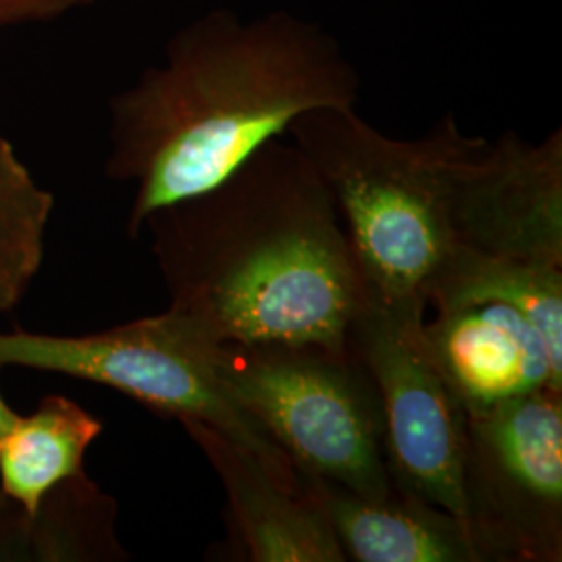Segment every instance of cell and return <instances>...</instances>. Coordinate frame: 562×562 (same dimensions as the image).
<instances>
[{"label":"cell","mask_w":562,"mask_h":562,"mask_svg":"<svg viewBox=\"0 0 562 562\" xmlns=\"http://www.w3.org/2000/svg\"><path fill=\"white\" fill-rule=\"evenodd\" d=\"M213 361L227 394L290 457L299 475L364 498L394 490L380 396L350 350L213 341Z\"/></svg>","instance_id":"277c9868"},{"label":"cell","mask_w":562,"mask_h":562,"mask_svg":"<svg viewBox=\"0 0 562 562\" xmlns=\"http://www.w3.org/2000/svg\"><path fill=\"white\" fill-rule=\"evenodd\" d=\"M429 355L467 415L546 385L562 387L542 331L519 308L503 302H467L438 308L423 323Z\"/></svg>","instance_id":"9c48e42d"},{"label":"cell","mask_w":562,"mask_h":562,"mask_svg":"<svg viewBox=\"0 0 562 562\" xmlns=\"http://www.w3.org/2000/svg\"><path fill=\"white\" fill-rule=\"evenodd\" d=\"M361 78L319 23L290 11L213 9L167 42L159 65L109 102L106 176L136 186L127 236L150 213L206 192L317 109H357Z\"/></svg>","instance_id":"7a4b0ae2"},{"label":"cell","mask_w":562,"mask_h":562,"mask_svg":"<svg viewBox=\"0 0 562 562\" xmlns=\"http://www.w3.org/2000/svg\"><path fill=\"white\" fill-rule=\"evenodd\" d=\"M0 364L101 383L162 417L202 423L240 446L285 487L304 490L294 462L223 387L213 341L167 311L83 336L0 331Z\"/></svg>","instance_id":"5b68a950"},{"label":"cell","mask_w":562,"mask_h":562,"mask_svg":"<svg viewBox=\"0 0 562 562\" xmlns=\"http://www.w3.org/2000/svg\"><path fill=\"white\" fill-rule=\"evenodd\" d=\"M327 183L364 283L387 304L427 311V288L454 248L450 171L469 140L452 115L396 140L357 109H317L288 130Z\"/></svg>","instance_id":"3957f363"},{"label":"cell","mask_w":562,"mask_h":562,"mask_svg":"<svg viewBox=\"0 0 562 562\" xmlns=\"http://www.w3.org/2000/svg\"><path fill=\"white\" fill-rule=\"evenodd\" d=\"M0 369H2V364H0ZM21 415H18L11 406H9V402L2 398V394H0V442L13 431V427H15V423L20 422Z\"/></svg>","instance_id":"ac0fdd59"},{"label":"cell","mask_w":562,"mask_h":562,"mask_svg":"<svg viewBox=\"0 0 562 562\" xmlns=\"http://www.w3.org/2000/svg\"><path fill=\"white\" fill-rule=\"evenodd\" d=\"M181 427L215 469L227 496L229 542L236 561L344 562L346 554L322 503L304 485L278 482L261 462L220 431L196 422Z\"/></svg>","instance_id":"30bf717a"},{"label":"cell","mask_w":562,"mask_h":562,"mask_svg":"<svg viewBox=\"0 0 562 562\" xmlns=\"http://www.w3.org/2000/svg\"><path fill=\"white\" fill-rule=\"evenodd\" d=\"M167 313L206 340L348 355L362 294L336 201L296 144L271 140L215 188L146 217Z\"/></svg>","instance_id":"6da1fadb"},{"label":"cell","mask_w":562,"mask_h":562,"mask_svg":"<svg viewBox=\"0 0 562 562\" xmlns=\"http://www.w3.org/2000/svg\"><path fill=\"white\" fill-rule=\"evenodd\" d=\"M461 490L483 562L562 561V387L467 415Z\"/></svg>","instance_id":"8992f818"},{"label":"cell","mask_w":562,"mask_h":562,"mask_svg":"<svg viewBox=\"0 0 562 562\" xmlns=\"http://www.w3.org/2000/svg\"><path fill=\"white\" fill-rule=\"evenodd\" d=\"M32 562V517L0 490V562Z\"/></svg>","instance_id":"2e32d148"},{"label":"cell","mask_w":562,"mask_h":562,"mask_svg":"<svg viewBox=\"0 0 562 562\" xmlns=\"http://www.w3.org/2000/svg\"><path fill=\"white\" fill-rule=\"evenodd\" d=\"M104 425L67 396H44L38 408L20 417L0 442V490L34 517L42 498L83 473V459Z\"/></svg>","instance_id":"7c38bea8"},{"label":"cell","mask_w":562,"mask_h":562,"mask_svg":"<svg viewBox=\"0 0 562 562\" xmlns=\"http://www.w3.org/2000/svg\"><path fill=\"white\" fill-rule=\"evenodd\" d=\"M452 244L485 257L562 267V132L540 144L469 136L448 190Z\"/></svg>","instance_id":"ba28073f"},{"label":"cell","mask_w":562,"mask_h":562,"mask_svg":"<svg viewBox=\"0 0 562 562\" xmlns=\"http://www.w3.org/2000/svg\"><path fill=\"white\" fill-rule=\"evenodd\" d=\"M115 498L86 471L57 483L32 517V562H121Z\"/></svg>","instance_id":"5bb4252c"},{"label":"cell","mask_w":562,"mask_h":562,"mask_svg":"<svg viewBox=\"0 0 562 562\" xmlns=\"http://www.w3.org/2000/svg\"><path fill=\"white\" fill-rule=\"evenodd\" d=\"M301 482L322 503L346 561L483 562L461 519L396 485L364 498L322 477Z\"/></svg>","instance_id":"8fae6325"},{"label":"cell","mask_w":562,"mask_h":562,"mask_svg":"<svg viewBox=\"0 0 562 562\" xmlns=\"http://www.w3.org/2000/svg\"><path fill=\"white\" fill-rule=\"evenodd\" d=\"M53 209L55 196L0 134V313L13 311L38 276Z\"/></svg>","instance_id":"9a60e30c"},{"label":"cell","mask_w":562,"mask_h":562,"mask_svg":"<svg viewBox=\"0 0 562 562\" xmlns=\"http://www.w3.org/2000/svg\"><path fill=\"white\" fill-rule=\"evenodd\" d=\"M503 302L529 317L562 362V267L485 257L452 248L427 288V306Z\"/></svg>","instance_id":"4fadbf2b"},{"label":"cell","mask_w":562,"mask_h":562,"mask_svg":"<svg viewBox=\"0 0 562 562\" xmlns=\"http://www.w3.org/2000/svg\"><path fill=\"white\" fill-rule=\"evenodd\" d=\"M425 308L383 302L367 283L348 350L378 390L390 480L464 525L462 457L467 411L429 355Z\"/></svg>","instance_id":"52a82bcc"},{"label":"cell","mask_w":562,"mask_h":562,"mask_svg":"<svg viewBox=\"0 0 562 562\" xmlns=\"http://www.w3.org/2000/svg\"><path fill=\"white\" fill-rule=\"evenodd\" d=\"M94 0H0V27L25 21L53 20Z\"/></svg>","instance_id":"e0dca14e"}]
</instances>
